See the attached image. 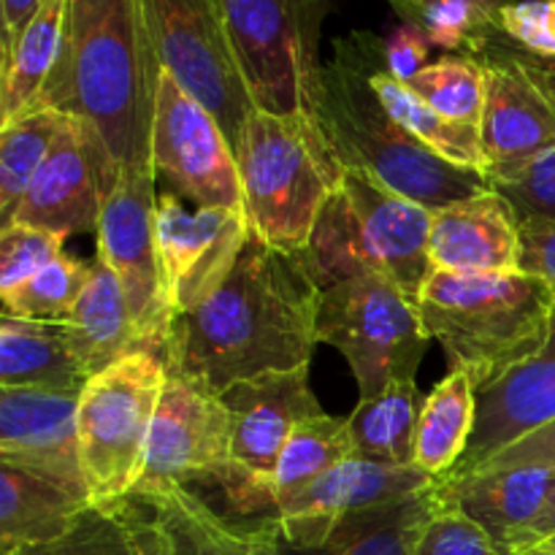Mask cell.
Masks as SVG:
<instances>
[{
	"label": "cell",
	"instance_id": "8d00e7d4",
	"mask_svg": "<svg viewBox=\"0 0 555 555\" xmlns=\"http://www.w3.org/2000/svg\"><path fill=\"white\" fill-rule=\"evenodd\" d=\"M63 236L43 228L14 225L0 231V296L25 285L43 266L63 255Z\"/></svg>",
	"mask_w": 555,
	"mask_h": 555
},
{
	"label": "cell",
	"instance_id": "f6af8a7d",
	"mask_svg": "<svg viewBox=\"0 0 555 555\" xmlns=\"http://www.w3.org/2000/svg\"><path fill=\"white\" fill-rule=\"evenodd\" d=\"M509 43V41H507ZM509 52H513L515 63L520 65V68L526 70V74L531 76V79L537 81V85L542 87V90L547 92V95L555 101V60H542V57H531V54L520 52L518 47H513L509 43Z\"/></svg>",
	"mask_w": 555,
	"mask_h": 555
},
{
	"label": "cell",
	"instance_id": "74e56055",
	"mask_svg": "<svg viewBox=\"0 0 555 555\" xmlns=\"http://www.w3.org/2000/svg\"><path fill=\"white\" fill-rule=\"evenodd\" d=\"M439 486V482H437ZM439 499V493H437ZM415 555H507L475 520L455 507L437 502V509L426 520L417 540Z\"/></svg>",
	"mask_w": 555,
	"mask_h": 555
},
{
	"label": "cell",
	"instance_id": "8fae6325",
	"mask_svg": "<svg viewBox=\"0 0 555 555\" xmlns=\"http://www.w3.org/2000/svg\"><path fill=\"white\" fill-rule=\"evenodd\" d=\"M157 60L188 95L211 112L236 152L255 112L222 0H141Z\"/></svg>",
	"mask_w": 555,
	"mask_h": 555
},
{
	"label": "cell",
	"instance_id": "f907efd6",
	"mask_svg": "<svg viewBox=\"0 0 555 555\" xmlns=\"http://www.w3.org/2000/svg\"><path fill=\"white\" fill-rule=\"evenodd\" d=\"M540 547H545V551H553V553H555V534L551 537V540H545V542H542Z\"/></svg>",
	"mask_w": 555,
	"mask_h": 555
},
{
	"label": "cell",
	"instance_id": "d4e9b609",
	"mask_svg": "<svg viewBox=\"0 0 555 555\" xmlns=\"http://www.w3.org/2000/svg\"><path fill=\"white\" fill-rule=\"evenodd\" d=\"M92 496L14 464H0V555L65 534Z\"/></svg>",
	"mask_w": 555,
	"mask_h": 555
},
{
	"label": "cell",
	"instance_id": "7402d4cb",
	"mask_svg": "<svg viewBox=\"0 0 555 555\" xmlns=\"http://www.w3.org/2000/svg\"><path fill=\"white\" fill-rule=\"evenodd\" d=\"M555 482V469L515 466L448 477L437 486L439 499L475 520L507 555L526 551Z\"/></svg>",
	"mask_w": 555,
	"mask_h": 555
},
{
	"label": "cell",
	"instance_id": "ac0fdd59",
	"mask_svg": "<svg viewBox=\"0 0 555 555\" xmlns=\"http://www.w3.org/2000/svg\"><path fill=\"white\" fill-rule=\"evenodd\" d=\"M79 396L0 388V464L90 493L79 455Z\"/></svg>",
	"mask_w": 555,
	"mask_h": 555
},
{
	"label": "cell",
	"instance_id": "b9f144b4",
	"mask_svg": "<svg viewBox=\"0 0 555 555\" xmlns=\"http://www.w3.org/2000/svg\"><path fill=\"white\" fill-rule=\"evenodd\" d=\"M428 52L431 43L417 30L415 25L401 22L388 38H385V65L399 81L410 85L417 74L428 65Z\"/></svg>",
	"mask_w": 555,
	"mask_h": 555
},
{
	"label": "cell",
	"instance_id": "484cf974",
	"mask_svg": "<svg viewBox=\"0 0 555 555\" xmlns=\"http://www.w3.org/2000/svg\"><path fill=\"white\" fill-rule=\"evenodd\" d=\"M90 377L70 352L63 323L0 318V388L81 393Z\"/></svg>",
	"mask_w": 555,
	"mask_h": 555
},
{
	"label": "cell",
	"instance_id": "d590c367",
	"mask_svg": "<svg viewBox=\"0 0 555 555\" xmlns=\"http://www.w3.org/2000/svg\"><path fill=\"white\" fill-rule=\"evenodd\" d=\"M90 282V263L60 255L16 291L3 293V312L43 323H65Z\"/></svg>",
	"mask_w": 555,
	"mask_h": 555
},
{
	"label": "cell",
	"instance_id": "9c48e42d",
	"mask_svg": "<svg viewBox=\"0 0 555 555\" xmlns=\"http://www.w3.org/2000/svg\"><path fill=\"white\" fill-rule=\"evenodd\" d=\"M231 417V475L220 493L233 520H276L274 475L285 444L304 421L323 415L309 388V366L266 372L220 393Z\"/></svg>",
	"mask_w": 555,
	"mask_h": 555
},
{
	"label": "cell",
	"instance_id": "277c9868",
	"mask_svg": "<svg viewBox=\"0 0 555 555\" xmlns=\"http://www.w3.org/2000/svg\"><path fill=\"white\" fill-rule=\"evenodd\" d=\"M555 293L540 276L434 271L417 298L428 339L444 347L450 372L461 369L477 390L534 358L551 336Z\"/></svg>",
	"mask_w": 555,
	"mask_h": 555
},
{
	"label": "cell",
	"instance_id": "8992f818",
	"mask_svg": "<svg viewBox=\"0 0 555 555\" xmlns=\"http://www.w3.org/2000/svg\"><path fill=\"white\" fill-rule=\"evenodd\" d=\"M236 163L249 228L271 247L304 253L320 211L345 177L318 122L307 114L287 117L255 108L236 146Z\"/></svg>",
	"mask_w": 555,
	"mask_h": 555
},
{
	"label": "cell",
	"instance_id": "681fc988",
	"mask_svg": "<svg viewBox=\"0 0 555 555\" xmlns=\"http://www.w3.org/2000/svg\"><path fill=\"white\" fill-rule=\"evenodd\" d=\"M520 555H555L553 551H545V547H531V551L520 553Z\"/></svg>",
	"mask_w": 555,
	"mask_h": 555
},
{
	"label": "cell",
	"instance_id": "9a60e30c",
	"mask_svg": "<svg viewBox=\"0 0 555 555\" xmlns=\"http://www.w3.org/2000/svg\"><path fill=\"white\" fill-rule=\"evenodd\" d=\"M486 65V108L480 141L491 188L515 182L526 168L555 150V101L515 63L499 33L480 54Z\"/></svg>",
	"mask_w": 555,
	"mask_h": 555
},
{
	"label": "cell",
	"instance_id": "4dcf8cb0",
	"mask_svg": "<svg viewBox=\"0 0 555 555\" xmlns=\"http://www.w3.org/2000/svg\"><path fill=\"white\" fill-rule=\"evenodd\" d=\"M372 81L379 101H383L385 108L393 114L396 122H399L401 128L410 130L423 146H428L434 155L453 163V166L486 173V155H482L480 128H469V125H461L455 122V119H448L442 117V114L434 112L428 103H423L421 98L410 90V85H404V81H399L390 74L388 65H385V57L379 60L377 68H374Z\"/></svg>",
	"mask_w": 555,
	"mask_h": 555
},
{
	"label": "cell",
	"instance_id": "1f68e13d",
	"mask_svg": "<svg viewBox=\"0 0 555 555\" xmlns=\"http://www.w3.org/2000/svg\"><path fill=\"white\" fill-rule=\"evenodd\" d=\"M155 526L150 509L135 499L92 504L65 534L9 555H144Z\"/></svg>",
	"mask_w": 555,
	"mask_h": 555
},
{
	"label": "cell",
	"instance_id": "83f0119b",
	"mask_svg": "<svg viewBox=\"0 0 555 555\" xmlns=\"http://www.w3.org/2000/svg\"><path fill=\"white\" fill-rule=\"evenodd\" d=\"M65 0H43L16 38L0 47V128L38 106L63 41Z\"/></svg>",
	"mask_w": 555,
	"mask_h": 555
},
{
	"label": "cell",
	"instance_id": "7a4b0ae2",
	"mask_svg": "<svg viewBox=\"0 0 555 555\" xmlns=\"http://www.w3.org/2000/svg\"><path fill=\"white\" fill-rule=\"evenodd\" d=\"M160 60L141 0H65L57 63L36 108L81 125L103 198L122 173L152 168Z\"/></svg>",
	"mask_w": 555,
	"mask_h": 555
},
{
	"label": "cell",
	"instance_id": "d6986e66",
	"mask_svg": "<svg viewBox=\"0 0 555 555\" xmlns=\"http://www.w3.org/2000/svg\"><path fill=\"white\" fill-rule=\"evenodd\" d=\"M555 421V309L545 347L499 383L477 390L475 434L450 477L472 475L493 455ZM448 480V477H444Z\"/></svg>",
	"mask_w": 555,
	"mask_h": 555
},
{
	"label": "cell",
	"instance_id": "60d3db41",
	"mask_svg": "<svg viewBox=\"0 0 555 555\" xmlns=\"http://www.w3.org/2000/svg\"><path fill=\"white\" fill-rule=\"evenodd\" d=\"M520 271L540 276L555 293V222L520 217Z\"/></svg>",
	"mask_w": 555,
	"mask_h": 555
},
{
	"label": "cell",
	"instance_id": "52a82bcc",
	"mask_svg": "<svg viewBox=\"0 0 555 555\" xmlns=\"http://www.w3.org/2000/svg\"><path fill=\"white\" fill-rule=\"evenodd\" d=\"M168 366L135 352L95 374L79 396V455L95 504L133 496L144 475L152 421L166 388Z\"/></svg>",
	"mask_w": 555,
	"mask_h": 555
},
{
	"label": "cell",
	"instance_id": "4fadbf2b",
	"mask_svg": "<svg viewBox=\"0 0 555 555\" xmlns=\"http://www.w3.org/2000/svg\"><path fill=\"white\" fill-rule=\"evenodd\" d=\"M152 168L168 193L204 209L244 211L236 152L220 122L163 70L152 125Z\"/></svg>",
	"mask_w": 555,
	"mask_h": 555
},
{
	"label": "cell",
	"instance_id": "c3c4849f",
	"mask_svg": "<svg viewBox=\"0 0 555 555\" xmlns=\"http://www.w3.org/2000/svg\"><path fill=\"white\" fill-rule=\"evenodd\" d=\"M144 555H166V547H163V540H160V534H157V529H155V534H152V542H150V547H146Z\"/></svg>",
	"mask_w": 555,
	"mask_h": 555
},
{
	"label": "cell",
	"instance_id": "44dd1931",
	"mask_svg": "<svg viewBox=\"0 0 555 555\" xmlns=\"http://www.w3.org/2000/svg\"><path fill=\"white\" fill-rule=\"evenodd\" d=\"M160 534L166 555H285L276 520H233L182 486L135 493Z\"/></svg>",
	"mask_w": 555,
	"mask_h": 555
},
{
	"label": "cell",
	"instance_id": "4316f807",
	"mask_svg": "<svg viewBox=\"0 0 555 555\" xmlns=\"http://www.w3.org/2000/svg\"><path fill=\"white\" fill-rule=\"evenodd\" d=\"M437 486L401 502L336 520L314 547L298 551L282 540L285 555H415L417 540L437 509ZM282 534V531H280Z\"/></svg>",
	"mask_w": 555,
	"mask_h": 555
},
{
	"label": "cell",
	"instance_id": "6da1fadb",
	"mask_svg": "<svg viewBox=\"0 0 555 555\" xmlns=\"http://www.w3.org/2000/svg\"><path fill=\"white\" fill-rule=\"evenodd\" d=\"M323 291L301 255L249 233L228 280L193 312L173 320L168 372L215 393L266 372L309 366Z\"/></svg>",
	"mask_w": 555,
	"mask_h": 555
},
{
	"label": "cell",
	"instance_id": "ab89813d",
	"mask_svg": "<svg viewBox=\"0 0 555 555\" xmlns=\"http://www.w3.org/2000/svg\"><path fill=\"white\" fill-rule=\"evenodd\" d=\"M496 190L520 217H542L555 222V150L526 168L515 182L499 184Z\"/></svg>",
	"mask_w": 555,
	"mask_h": 555
},
{
	"label": "cell",
	"instance_id": "2e32d148",
	"mask_svg": "<svg viewBox=\"0 0 555 555\" xmlns=\"http://www.w3.org/2000/svg\"><path fill=\"white\" fill-rule=\"evenodd\" d=\"M249 233L244 211L188 206L168 190L157 195V247L173 318L193 312L228 280Z\"/></svg>",
	"mask_w": 555,
	"mask_h": 555
},
{
	"label": "cell",
	"instance_id": "e0dca14e",
	"mask_svg": "<svg viewBox=\"0 0 555 555\" xmlns=\"http://www.w3.org/2000/svg\"><path fill=\"white\" fill-rule=\"evenodd\" d=\"M434 486L437 480L417 466H390L352 455L287 499L280 507L276 524L287 545L307 551L318 545L325 531L345 515L385 507L431 491Z\"/></svg>",
	"mask_w": 555,
	"mask_h": 555
},
{
	"label": "cell",
	"instance_id": "ffe728a7",
	"mask_svg": "<svg viewBox=\"0 0 555 555\" xmlns=\"http://www.w3.org/2000/svg\"><path fill=\"white\" fill-rule=\"evenodd\" d=\"M434 271L450 274H513L520 271V217L515 206L488 188L434 211Z\"/></svg>",
	"mask_w": 555,
	"mask_h": 555
},
{
	"label": "cell",
	"instance_id": "bcb514c9",
	"mask_svg": "<svg viewBox=\"0 0 555 555\" xmlns=\"http://www.w3.org/2000/svg\"><path fill=\"white\" fill-rule=\"evenodd\" d=\"M553 534H555V482H553L551 499H547V504H545V509H542L540 520H537L534 529H531V534H529V540H526V551H531V547H540L542 542L551 540Z\"/></svg>",
	"mask_w": 555,
	"mask_h": 555
},
{
	"label": "cell",
	"instance_id": "5b68a950",
	"mask_svg": "<svg viewBox=\"0 0 555 555\" xmlns=\"http://www.w3.org/2000/svg\"><path fill=\"white\" fill-rule=\"evenodd\" d=\"M434 211L396 193L377 177L345 168L341 188L323 206L301 255L320 291L377 271L417 304L431 274Z\"/></svg>",
	"mask_w": 555,
	"mask_h": 555
},
{
	"label": "cell",
	"instance_id": "7dc6e473",
	"mask_svg": "<svg viewBox=\"0 0 555 555\" xmlns=\"http://www.w3.org/2000/svg\"><path fill=\"white\" fill-rule=\"evenodd\" d=\"M388 3H390V9H393L396 14L404 20V16H410L412 11L421 9V5H426V3H431V0H388ZM480 3L488 5V9H493L499 14V9H502V5H507L509 0H480Z\"/></svg>",
	"mask_w": 555,
	"mask_h": 555
},
{
	"label": "cell",
	"instance_id": "ba28073f",
	"mask_svg": "<svg viewBox=\"0 0 555 555\" xmlns=\"http://www.w3.org/2000/svg\"><path fill=\"white\" fill-rule=\"evenodd\" d=\"M318 341L345 356L361 399H372L390 385L415 383L431 339L417 304L388 276L363 271L323 291Z\"/></svg>",
	"mask_w": 555,
	"mask_h": 555
},
{
	"label": "cell",
	"instance_id": "f1b7e54d",
	"mask_svg": "<svg viewBox=\"0 0 555 555\" xmlns=\"http://www.w3.org/2000/svg\"><path fill=\"white\" fill-rule=\"evenodd\" d=\"M477 388L461 369L426 396L415 437V466L442 482L461 464L475 434Z\"/></svg>",
	"mask_w": 555,
	"mask_h": 555
},
{
	"label": "cell",
	"instance_id": "f35d334b",
	"mask_svg": "<svg viewBox=\"0 0 555 555\" xmlns=\"http://www.w3.org/2000/svg\"><path fill=\"white\" fill-rule=\"evenodd\" d=\"M496 25L520 52L555 60V3L551 0H509L499 9Z\"/></svg>",
	"mask_w": 555,
	"mask_h": 555
},
{
	"label": "cell",
	"instance_id": "816d5d0a",
	"mask_svg": "<svg viewBox=\"0 0 555 555\" xmlns=\"http://www.w3.org/2000/svg\"><path fill=\"white\" fill-rule=\"evenodd\" d=\"M551 3H555V0H551Z\"/></svg>",
	"mask_w": 555,
	"mask_h": 555
},
{
	"label": "cell",
	"instance_id": "603a6c76",
	"mask_svg": "<svg viewBox=\"0 0 555 555\" xmlns=\"http://www.w3.org/2000/svg\"><path fill=\"white\" fill-rule=\"evenodd\" d=\"M103 209V182L87 135L76 119L57 139L47 163L22 198L16 220L68 238L98 231Z\"/></svg>",
	"mask_w": 555,
	"mask_h": 555
},
{
	"label": "cell",
	"instance_id": "7c38bea8",
	"mask_svg": "<svg viewBox=\"0 0 555 555\" xmlns=\"http://www.w3.org/2000/svg\"><path fill=\"white\" fill-rule=\"evenodd\" d=\"M155 171L122 173L103 198L98 220V258L117 274L130 314L152 356L168 358L173 309L157 247ZM168 366V363H166Z\"/></svg>",
	"mask_w": 555,
	"mask_h": 555
},
{
	"label": "cell",
	"instance_id": "ee69618b",
	"mask_svg": "<svg viewBox=\"0 0 555 555\" xmlns=\"http://www.w3.org/2000/svg\"><path fill=\"white\" fill-rule=\"evenodd\" d=\"M41 3L43 0H0V22H3V38H0V47L14 41L16 33L30 22V16L36 14Z\"/></svg>",
	"mask_w": 555,
	"mask_h": 555
},
{
	"label": "cell",
	"instance_id": "5bb4252c",
	"mask_svg": "<svg viewBox=\"0 0 555 555\" xmlns=\"http://www.w3.org/2000/svg\"><path fill=\"white\" fill-rule=\"evenodd\" d=\"M231 417L220 393L184 374L168 372L135 493L155 488H220L231 475Z\"/></svg>",
	"mask_w": 555,
	"mask_h": 555
},
{
	"label": "cell",
	"instance_id": "30bf717a",
	"mask_svg": "<svg viewBox=\"0 0 555 555\" xmlns=\"http://www.w3.org/2000/svg\"><path fill=\"white\" fill-rule=\"evenodd\" d=\"M222 9L255 106L312 117L331 0H222Z\"/></svg>",
	"mask_w": 555,
	"mask_h": 555
},
{
	"label": "cell",
	"instance_id": "7bdbcfd3",
	"mask_svg": "<svg viewBox=\"0 0 555 555\" xmlns=\"http://www.w3.org/2000/svg\"><path fill=\"white\" fill-rule=\"evenodd\" d=\"M515 466H542V469H555V421L547 423L540 431L529 434L520 442L509 444L499 455H493L482 469H515Z\"/></svg>",
	"mask_w": 555,
	"mask_h": 555
},
{
	"label": "cell",
	"instance_id": "d6a6232c",
	"mask_svg": "<svg viewBox=\"0 0 555 555\" xmlns=\"http://www.w3.org/2000/svg\"><path fill=\"white\" fill-rule=\"evenodd\" d=\"M68 122V114L33 108L0 128V231L14 225L22 198Z\"/></svg>",
	"mask_w": 555,
	"mask_h": 555
},
{
	"label": "cell",
	"instance_id": "e575fe53",
	"mask_svg": "<svg viewBox=\"0 0 555 555\" xmlns=\"http://www.w3.org/2000/svg\"><path fill=\"white\" fill-rule=\"evenodd\" d=\"M410 90L442 117L480 128L486 108V65L472 54H442L428 63Z\"/></svg>",
	"mask_w": 555,
	"mask_h": 555
},
{
	"label": "cell",
	"instance_id": "f546056e",
	"mask_svg": "<svg viewBox=\"0 0 555 555\" xmlns=\"http://www.w3.org/2000/svg\"><path fill=\"white\" fill-rule=\"evenodd\" d=\"M426 396L417 383L385 388L379 396L358 401L350 423L352 450L358 459L390 466H415V437Z\"/></svg>",
	"mask_w": 555,
	"mask_h": 555
},
{
	"label": "cell",
	"instance_id": "3957f363",
	"mask_svg": "<svg viewBox=\"0 0 555 555\" xmlns=\"http://www.w3.org/2000/svg\"><path fill=\"white\" fill-rule=\"evenodd\" d=\"M383 57V38L356 30L336 38L331 60L320 68L312 119L336 160L431 211L491 188L486 173L442 160L396 122L372 81Z\"/></svg>",
	"mask_w": 555,
	"mask_h": 555
},
{
	"label": "cell",
	"instance_id": "cb8c5ba5",
	"mask_svg": "<svg viewBox=\"0 0 555 555\" xmlns=\"http://www.w3.org/2000/svg\"><path fill=\"white\" fill-rule=\"evenodd\" d=\"M63 331L70 352L90 379L122 358L150 352L135 328L117 274L101 258L90 263V282Z\"/></svg>",
	"mask_w": 555,
	"mask_h": 555
},
{
	"label": "cell",
	"instance_id": "836d02e7",
	"mask_svg": "<svg viewBox=\"0 0 555 555\" xmlns=\"http://www.w3.org/2000/svg\"><path fill=\"white\" fill-rule=\"evenodd\" d=\"M352 437L350 423L347 417H331V415H314L304 421L301 426L293 431L291 442L285 444L276 464L274 475V493H276V515L280 507L301 493L304 488L312 486L314 480L339 466L341 461L352 459Z\"/></svg>",
	"mask_w": 555,
	"mask_h": 555
}]
</instances>
